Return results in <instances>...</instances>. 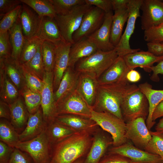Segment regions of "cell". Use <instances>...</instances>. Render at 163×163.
I'll list each match as a JSON object with an SVG mask.
<instances>
[{
    "label": "cell",
    "instance_id": "obj_1",
    "mask_svg": "<svg viewBox=\"0 0 163 163\" xmlns=\"http://www.w3.org/2000/svg\"><path fill=\"white\" fill-rule=\"evenodd\" d=\"M139 89L138 86L128 82L99 85L92 109L97 112H108L123 120L120 108L122 101Z\"/></svg>",
    "mask_w": 163,
    "mask_h": 163
},
{
    "label": "cell",
    "instance_id": "obj_2",
    "mask_svg": "<svg viewBox=\"0 0 163 163\" xmlns=\"http://www.w3.org/2000/svg\"><path fill=\"white\" fill-rule=\"evenodd\" d=\"M93 139L91 134L75 133L52 145L50 163H73L88 152Z\"/></svg>",
    "mask_w": 163,
    "mask_h": 163
},
{
    "label": "cell",
    "instance_id": "obj_3",
    "mask_svg": "<svg viewBox=\"0 0 163 163\" xmlns=\"http://www.w3.org/2000/svg\"><path fill=\"white\" fill-rule=\"evenodd\" d=\"M118 56L114 49L108 51L98 50L90 56L78 61L75 66V69L80 73L92 75L98 79Z\"/></svg>",
    "mask_w": 163,
    "mask_h": 163
},
{
    "label": "cell",
    "instance_id": "obj_4",
    "mask_svg": "<svg viewBox=\"0 0 163 163\" xmlns=\"http://www.w3.org/2000/svg\"><path fill=\"white\" fill-rule=\"evenodd\" d=\"M90 119L111 135L113 147L119 146L128 141L125 136L126 123L124 120L108 112L93 110Z\"/></svg>",
    "mask_w": 163,
    "mask_h": 163
},
{
    "label": "cell",
    "instance_id": "obj_5",
    "mask_svg": "<svg viewBox=\"0 0 163 163\" xmlns=\"http://www.w3.org/2000/svg\"><path fill=\"white\" fill-rule=\"evenodd\" d=\"M14 148L27 154L34 163L50 162L52 145L48 140L45 130L31 139L18 142Z\"/></svg>",
    "mask_w": 163,
    "mask_h": 163
},
{
    "label": "cell",
    "instance_id": "obj_6",
    "mask_svg": "<svg viewBox=\"0 0 163 163\" xmlns=\"http://www.w3.org/2000/svg\"><path fill=\"white\" fill-rule=\"evenodd\" d=\"M120 108L126 123L140 117L146 120L149 114L148 100L139 89L126 97L121 103Z\"/></svg>",
    "mask_w": 163,
    "mask_h": 163
},
{
    "label": "cell",
    "instance_id": "obj_7",
    "mask_svg": "<svg viewBox=\"0 0 163 163\" xmlns=\"http://www.w3.org/2000/svg\"><path fill=\"white\" fill-rule=\"evenodd\" d=\"M91 6L85 3L76 6L66 14L56 15L54 18L67 42L74 43L73 35L79 27L83 16Z\"/></svg>",
    "mask_w": 163,
    "mask_h": 163
},
{
    "label": "cell",
    "instance_id": "obj_8",
    "mask_svg": "<svg viewBox=\"0 0 163 163\" xmlns=\"http://www.w3.org/2000/svg\"><path fill=\"white\" fill-rule=\"evenodd\" d=\"M143 0H130L128 5L129 17L125 31L114 50L118 56H125L140 50V49H132L129 44L130 38L135 29L137 18L140 17V10Z\"/></svg>",
    "mask_w": 163,
    "mask_h": 163
},
{
    "label": "cell",
    "instance_id": "obj_9",
    "mask_svg": "<svg viewBox=\"0 0 163 163\" xmlns=\"http://www.w3.org/2000/svg\"><path fill=\"white\" fill-rule=\"evenodd\" d=\"M92 107L90 106L76 90L69 94L56 105V117L71 114L90 118Z\"/></svg>",
    "mask_w": 163,
    "mask_h": 163
},
{
    "label": "cell",
    "instance_id": "obj_10",
    "mask_svg": "<svg viewBox=\"0 0 163 163\" xmlns=\"http://www.w3.org/2000/svg\"><path fill=\"white\" fill-rule=\"evenodd\" d=\"M105 14L97 7L91 6L84 14L79 27L73 35L74 43L87 37L98 30L104 22Z\"/></svg>",
    "mask_w": 163,
    "mask_h": 163
},
{
    "label": "cell",
    "instance_id": "obj_11",
    "mask_svg": "<svg viewBox=\"0 0 163 163\" xmlns=\"http://www.w3.org/2000/svg\"><path fill=\"white\" fill-rule=\"evenodd\" d=\"M109 154H118L129 159L132 163H163L158 155L140 149L128 141L110 149Z\"/></svg>",
    "mask_w": 163,
    "mask_h": 163
},
{
    "label": "cell",
    "instance_id": "obj_12",
    "mask_svg": "<svg viewBox=\"0 0 163 163\" xmlns=\"http://www.w3.org/2000/svg\"><path fill=\"white\" fill-rule=\"evenodd\" d=\"M43 80L44 84L41 92V107L44 120L47 125L54 121L56 116L53 88V72H46Z\"/></svg>",
    "mask_w": 163,
    "mask_h": 163
},
{
    "label": "cell",
    "instance_id": "obj_13",
    "mask_svg": "<svg viewBox=\"0 0 163 163\" xmlns=\"http://www.w3.org/2000/svg\"><path fill=\"white\" fill-rule=\"evenodd\" d=\"M145 119L140 117L126 123L125 136L135 146L144 150L152 138Z\"/></svg>",
    "mask_w": 163,
    "mask_h": 163
},
{
    "label": "cell",
    "instance_id": "obj_14",
    "mask_svg": "<svg viewBox=\"0 0 163 163\" xmlns=\"http://www.w3.org/2000/svg\"><path fill=\"white\" fill-rule=\"evenodd\" d=\"M140 10L141 27L145 30L163 23V2L159 0H143Z\"/></svg>",
    "mask_w": 163,
    "mask_h": 163
},
{
    "label": "cell",
    "instance_id": "obj_15",
    "mask_svg": "<svg viewBox=\"0 0 163 163\" xmlns=\"http://www.w3.org/2000/svg\"><path fill=\"white\" fill-rule=\"evenodd\" d=\"M55 120L67 126L75 133H87L93 135L99 129L93 120L77 115H60L56 117Z\"/></svg>",
    "mask_w": 163,
    "mask_h": 163
},
{
    "label": "cell",
    "instance_id": "obj_16",
    "mask_svg": "<svg viewBox=\"0 0 163 163\" xmlns=\"http://www.w3.org/2000/svg\"><path fill=\"white\" fill-rule=\"evenodd\" d=\"M18 18L26 40L37 36L42 18L35 11L25 4L22 3Z\"/></svg>",
    "mask_w": 163,
    "mask_h": 163
},
{
    "label": "cell",
    "instance_id": "obj_17",
    "mask_svg": "<svg viewBox=\"0 0 163 163\" xmlns=\"http://www.w3.org/2000/svg\"><path fill=\"white\" fill-rule=\"evenodd\" d=\"M101 129L93 135L91 146L83 163H99L108 148L113 145V140Z\"/></svg>",
    "mask_w": 163,
    "mask_h": 163
},
{
    "label": "cell",
    "instance_id": "obj_18",
    "mask_svg": "<svg viewBox=\"0 0 163 163\" xmlns=\"http://www.w3.org/2000/svg\"><path fill=\"white\" fill-rule=\"evenodd\" d=\"M113 11L105 14L104 22L101 27L87 37L97 49L103 51L114 50L115 47L110 41V35Z\"/></svg>",
    "mask_w": 163,
    "mask_h": 163
},
{
    "label": "cell",
    "instance_id": "obj_19",
    "mask_svg": "<svg viewBox=\"0 0 163 163\" xmlns=\"http://www.w3.org/2000/svg\"><path fill=\"white\" fill-rule=\"evenodd\" d=\"M72 44L62 43L56 46L53 70V88L54 93L58 89L66 70L69 66V53Z\"/></svg>",
    "mask_w": 163,
    "mask_h": 163
},
{
    "label": "cell",
    "instance_id": "obj_20",
    "mask_svg": "<svg viewBox=\"0 0 163 163\" xmlns=\"http://www.w3.org/2000/svg\"><path fill=\"white\" fill-rule=\"evenodd\" d=\"M129 70L123 57L118 56L114 62L98 78L99 85L127 82L126 76Z\"/></svg>",
    "mask_w": 163,
    "mask_h": 163
},
{
    "label": "cell",
    "instance_id": "obj_21",
    "mask_svg": "<svg viewBox=\"0 0 163 163\" xmlns=\"http://www.w3.org/2000/svg\"><path fill=\"white\" fill-rule=\"evenodd\" d=\"M99 86L98 79L95 76L88 73H80L76 90L91 107L94 103Z\"/></svg>",
    "mask_w": 163,
    "mask_h": 163
},
{
    "label": "cell",
    "instance_id": "obj_22",
    "mask_svg": "<svg viewBox=\"0 0 163 163\" xmlns=\"http://www.w3.org/2000/svg\"><path fill=\"white\" fill-rule=\"evenodd\" d=\"M123 57L130 70L140 67L147 72L154 63H158L163 60V56H156L148 51H139L128 54Z\"/></svg>",
    "mask_w": 163,
    "mask_h": 163
},
{
    "label": "cell",
    "instance_id": "obj_23",
    "mask_svg": "<svg viewBox=\"0 0 163 163\" xmlns=\"http://www.w3.org/2000/svg\"><path fill=\"white\" fill-rule=\"evenodd\" d=\"M37 36L43 40L50 42L56 45L67 42L63 37L55 18L47 16L42 18Z\"/></svg>",
    "mask_w": 163,
    "mask_h": 163
},
{
    "label": "cell",
    "instance_id": "obj_24",
    "mask_svg": "<svg viewBox=\"0 0 163 163\" xmlns=\"http://www.w3.org/2000/svg\"><path fill=\"white\" fill-rule=\"evenodd\" d=\"M46 125L40 107L35 113L29 114L25 127L19 134V142L26 141L35 138L45 130Z\"/></svg>",
    "mask_w": 163,
    "mask_h": 163
},
{
    "label": "cell",
    "instance_id": "obj_25",
    "mask_svg": "<svg viewBox=\"0 0 163 163\" xmlns=\"http://www.w3.org/2000/svg\"><path fill=\"white\" fill-rule=\"evenodd\" d=\"M0 68L17 87L20 93L27 86L22 66L11 57L0 60Z\"/></svg>",
    "mask_w": 163,
    "mask_h": 163
},
{
    "label": "cell",
    "instance_id": "obj_26",
    "mask_svg": "<svg viewBox=\"0 0 163 163\" xmlns=\"http://www.w3.org/2000/svg\"><path fill=\"white\" fill-rule=\"evenodd\" d=\"M80 73L69 66L64 72L59 86L54 93L56 104L76 89Z\"/></svg>",
    "mask_w": 163,
    "mask_h": 163
},
{
    "label": "cell",
    "instance_id": "obj_27",
    "mask_svg": "<svg viewBox=\"0 0 163 163\" xmlns=\"http://www.w3.org/2000/svg\"><path fill=\"white\" fill-rule=\"evenodd\" d=\"M9 105L10 111V122L18 133H21L25 127L30 114L24 99L21 95L15 101Z\"/></svg>",
    "mask_w": 163,
    "mask_h": 163
},
{
    "label": "cell",
    "instance_id": "obj_28",
    "mask_svg": "<svg viewBox=\"0 0 163 163\" xmlns=\"http://www.w3.org/2000/svg\"><path fill=\"white\" fill-rule=\"evenodd\" d=\"M138 87L148 101L149 114L146 123L148 128L150 130L156 122L153 121L152 119L153 112L157 105L163 100V90L153 89L152 86L147 82L139 84Z\"/></svg>",
    "mask_w": 163,
    "mask_h": 163
},
{
    "label": "cell",
    "instance_id": "obj_29",
    "mask_svg": "<svg viewBox=\"0 0 163 163\" xmlns=\"http://www.w3.org/2000/svg\"><path fill=\"white\" fill-rule=\"evenodd\" d=\"M97 50L95 45L87 37L72 44L69 53V66L75 68L78 61L90 56Z\"/></svg>",
    "mask_w": 163,
    "mask_h": 163
},
{
    "label": "cell",
    "instance_id": "obj_30",
    "mask_svg": "<svg viewBox=\"0 0 163 163\" xmlns=\"http://www.w3.org/2000/svg\"><path fill=\"white\" fill-rule=\"evenodd\" d=\"M112 18L110 41L115 47L119 43L122 35L123 29L129 15L128 8L115 10Z\"/></svg>",
    "mask_w": 163,
    "mask_h": 163
},
{
    "label": "cell",
    "instance_id": "obj_31",
    "mask_svg": "<svg viewBox=\"0 0 163 163\" xmlns=\"http://www.w3.org/2000/svg\"><path fill=\"white\" fill-rule=\"evenodd\" d=\"M20 96V92L17 87L3 69L0 68V100L10 104Z\"/></svg>",
    "mask_w": 163,
    "mask_h": 163
},
{
    "label": "cell",
    "instance_id": "obj_32",
    "mask_svg": "<svg viewBox=\"0 0 163 163\" xmlns=\"http://www.w3.org/2000/svg\"><path fill=\"white\" fill-rule=\"evenodd\" d=\"M9 39L12 47L11 57L18 62L21 51L26 39L22 31L20 21L18 18L12 27L8 31Z\"/></svg>",
    "mask_w": 163,
    "mask_h": 163
},
{
    "label": "cell",
    "instance_id": "obj_33",
    "mask_svg": "<svg viewBox=\"0 0 163 163\" xmlns=\"http://www.w3.org/2000/svg\"><path fill=\"white\" fill-rule=\"evenodd\" d=\"M45 132L49 141L52 145L75 133L67 126L55 120L47 125Z\"/></svg>",
    "mask_w": 163,
    "mask_h": 163
},
{
    "label": "cell",
    "instance_id": "obj_34",
    "mask_svg": "<svg viewBox=\"0 0 163 163\" xmlns=\"http://www.w3.org/2000/svg\"><path fill=\"white\" fill-rule=\"evenodd\" d=\"M29 6L41 18L47 16L55 18L56 14L50 0H20Z\"/></svg>",
    "mask_w": 163,
    "mask_h": 163
},
{
    "label": "cell",
    "instance_id": "obj_35",
    "mask_svg": "<svg viewBox=\"0 0 163 163\" xmlns=\"http://www.w3.org/2000/svg\"><path fill=\"white\" fill-rule=\"evenodd\" d=\"M19 133L10 121L5 119L0 118V141L14 148L15 145L19 142Z\"/></svg>",
    "mask_w": 163,
    "mask_h": 163
},
{
    "label": "cell",
    "instance_id": "obj_36",
    "mask_svg": "<svg viewBox=\"0 0 163 163\" xmlns=\"http://www.w3.org/2000/svg\"><path fill=\"white\" fill-rule=\"evenodd\" d=\"M41 48L45 71L46 72H52L54 66L56 46L50 42L43 40Z\"/></svg>",
    "mask_w": 163,
    "mask_h": 163
},
{
    "label": "cell",
    "instance_id": "obj_37",
    "mask_svg": "<svg viewBox=\"0 0 163 163\" xmlns=\"http://www.w3.org/2000/svg\"><path fill=\"white\" fill-rule=\"evenodd\" d=\"M43 41L37 36L26 40L20 55L19 62L21 65L27 62L33 57Z\"/></svg>",
    "mask_w": 163,
    "mask_h": 163
},
{
    "label": "cell",
    "instance_id": "obj_38",
    "mask_svg": "<svg viewBox=\"0 0 163 163\" xmlns=\"http://www.w3.org/2000/svg\"><path fill=\"white\" fill-rule=\"evenodd\" d=\"M20 93L30 114L35 113L41 107V93L31 90L27 87Z\"/></svg>",
    "mask_w": 163,
    "mask_h": 163
},
{
    "label": "cell",
    "instance_id": "obj_39",
    "mask_svg": "<svg viewBox=\"0 0 163 163\" xmlns=\"http://www.w3.org/2000/svg\"><path fill=\"white\" fill-rule=\"evenodd\" d=\"M41 45L33 57L22 65L26 70L43 80L46 71L42 56Z\"/></svg>",
    "mask_w": 163,
    "mask_h": 163
},
{
    "label": "cell",
    "instance_id": "obj_40",
    "mask_svg": "<svg viewBox=\"0 0 163 163\" xmlns=\"http://www.w3.org/2000/svg\"><path fill=\"white\" fill-rule=\"evenodd\" d=\"M57 15H65L75 7L85 3V0H50Z\"/></svg>",
    "mask_w": 163,
    "mask_h": 163
},
{
    "label": "cell",
    "instance_id": "obj_41",
    "mask_svg": "<svg viewBox=\"0 0 163 163\" xmlns=\"http://www.w3.org/2000/svg\"><path fill=\"white\" fill-rule=\"evenodd\" d=\"M152 138L144 150L159 155L163 161V133L150 131Z\"/></svg>",
    "mask_w": 163,
    "mask_h": 163
},
{
    "label": "cell",
    "instance_id": "obj_42",
    "mask_svg": "<svg viewBox=\"0 0 163 163\" xmlns=\"http://www.w3.org/2000/svg\"><path fill=\"white\" fill-rule=\"evenodd\" d=\"M21 6L22 4L10 12L0 16V33L8 31L12 27L18 18Z\"/></svg>",
    "mask_w": 163,
    "mask_h": 163
},
{
    "label": "cell",
    "instance_id": "obj_43",
    "mask_svg": "<svg viewBox=\"0 0 163 163\" xmlns=\"http://www.w3.org/2000/svg\"><path fill=\"white\" fill-rule=\"evenodd\" d=\"M22 67L27 88L41 93L44 84L43 80Z\"/></svg>",
    "mask_w": 163,
    "mask_h": 163
},
{
    "label": "cell",
    "instance_id": "obj_44",
    "mask_svg": "<svg viewBox=\"0 0 163 163\" xmlns=\"http://www.w3.org/2000/svg\"><path fill=\"white\" fill-rule=\"evenodd\" d=\"M144 38L147 42H163V25L153 27L144 30Z\"/></svg>",
    "mask_w": 163,
    "mask_h": 163
},
{
    "label": "cell",
    "instance_id": "obj_45",
    "mask_svg": "<svg viewBox=\"0 0 163 163\" xmlns=\"http://www.w3.org/2000/svg\"><path fill=\"white\" fill-rule=\"evenodd\" d=\"M12 52L8 31L0 33V60L11 57Z\"/></svg>",
    "mask_w": 163,
    "mask_h": 163
},
{
    "label": "cell",
    "instance_id": "obj_46",
    "mask_svg": "<svg viewBox=\"0 0 163 163\" xmlns=\"http://www.w3.org/2000/svg\"><path fill=\"white\" fill-rule=\"evenodd\" d=\"M28 154L20 150L14 148L8 163H34Z\"/></svg>",
    "mask_w": 163,
    "mask_h": 163
},
{
    "label": "cell",
    "instance_id": "obj_47",
    "mask_svg": "<svg viewBox=\"0 0 163 163\" xmlns=\"http://www.w3.org/2000/svg\"><path fill=\"white\" fill-rule=\"evenodd\" d=\"M22 3L20 0H0V16L12 11Z\"/></svg>",
    "mask_w": 163,
    "mask_h": 163
},
{
    "label": "cell",
    "instance_id": "obj_48",
    "mask_svg": "<svg viewBox=\"0 0 163 163\" xmlns=\"http://www.w3.org/2000/svg\"><path fill=\"white\" fill-rule=\"evenodd\" d=\"M85 1L86 4L96 7L106 13L113 11L111 0H85Z\"/></svg>",
    "mask_w": 163,
    "mask_h": 163
},
{
    "label": "cell",
    "instance_id": "obj_49",
    "mask_svg": "<svg viewBox=\"0 0 163 163\" xmlns=\"http://www.w3.org/2000/svg\"><path fill=\"white\" fill-rule=\"evenodd\" d=\"M14 148L0 141V163H8Z\"/></svg>",
    "mask_w": 163,
    "mask_h": 163
},
{
    "label": "cell",
    "instance_id": "obj_50",
    "mask_svg": "<svg viewBox=\"0 0 163 163\" xmlns=\"http://www.w3.org/2000/svg\"><path fill=\"white\" fill-rule=\"evenodd\" d=\"M109 154V153H108ZM99 163H132L127 158L116 154H109Z\"/></svg>",
    "mask_w": 163,
    "mask_h": 163
},
{
    "label": "cell",
    "instance_id": "obj_51",
    "mask_svg": "<svg viewBox=\"0 0 163 163\" xmlns=\"http://www.w3.org/2000/svg\"><path fill=\"white\" fill-rule=\"evenodd\" d=\"M148 51L155 56H163V44L158 42H147Z\"/></svg>",
    "mask_w": 163,
    "mask_h": 163
},
{
    "label": "cell",
    "instance_id": "obj_52",
    "mask_svg": "<svg viewBox=\"0 0 163 163\" xmlns=\"http://www.w3.org/2000/svg\"><path fill=\"white\" fill-rule=\"evenodd\" d=\"M163 44V42H161ZM152 71L153 73L150 79L153 82H157L159 81L158 75L163 74V60L158 62L155 66H153L149 69V72Z\"/></svg>",
    "mask_w": 163,
    "mask_h": 163
},
{
    "label": "cell",
    "instance_id": "obj_53",
    "mask_svg": "<svg viewBox=\"0 0 163 163\" xmlns=\"http://www.w3.org/2000/svg\"><path fill=\"white\" fill-rule=\"evenodd\" d=\"M0 117L10 121V111L8 104L0 100Z\"/></svg>",
    "mask_w": 163,
    "mask_h": 163
},
{
    "label": "cell",
    "instance_id": "obj_54",
    "mask_svg": "<svg viewBox=\"0 0 163 163\" xmlns=\"http://www.w3.org/2000/svg\"><path fill=\"white\" fill-rule=\"evenodd\" d=\"M126 78L129 82L134 83L140 81L141 76L138 71L134 69H131L127 73Z\"/></svg>",
    "mask_w": 163,
    "mask_h": 163
},
{
    "label": "cell",
    "instance_id": "obj_55",
    "mask_svg": "<svg viewBox=\"0 0 163 163\" xmlns=\"http://www.w3.org/2000/svg\"><path fill=\"white\" fill-rule=\"evenodd\" d=\"M130 0H111L113 11L126 8Z\"/></svg>",
    "mask_w": 163,
    "mask_h": 163
},
{
    "label": "cell",
    "instance_id": "obj_56",
    "mask_svg": "<svg viewBox=\"0 0 163 163\" xmlns=\"http://www.w3.org/2000/svg\"><path fill=\"white\" fill-rule=\"evenodd\" d=\"M163 117V100L155 108L153 112L152 119L153 122L158 118Z\"/></svg>",
    "mask_w": 163,
    "mask_h": 163
},
{
    "label": "cell",
    "instance_id": "obj_57",
    "mask_svg": "<svg viewBox=\"0 0 163 163\" xmlns=\"http://www.w3.org/2000/svg\"><path fill=\"white\" fill-rule=\"evenodd\" d=\"M155 130L156 131L163 133V117L155 126Z\"/></svg>",
    "mask_w": 163,
    "mask_h": 163
},
{
    "label": "cell",
    "instance_id": "obj_58",
    "mask_svg": "<svg viewBox=\"0 0 163 163\" xmlns=\"http://www.w3.org/2000/svg\"><path fill=\"white\" fill-rule=\"evenodd\" d=\"M83 162L82 161V160L81 159L79 158L76 161H75L73 163H83Z\"/></svg>",
    "mask_w": 163,
    "mask_h": 163
},
{
    "label": "cell",
    "instance_id": "obj_59",
    "mask_svg": "<svg viewBox=\"0 0 163 163\" xmlns=\"http://www.w3.org/2000/svg\"><path fill=\"white\" fill-rule=\"evenodd\" d=\"M161 25H163V23L162 24H161Z\"/></svg>",
    "mask_w": 163,
    "mask_h": 163
}]
</instances>
